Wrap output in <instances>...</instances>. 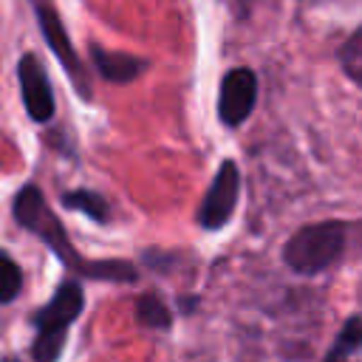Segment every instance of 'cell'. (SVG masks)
Returning <instances> with one entry per match:
<instances>
[{"mask_svg":"<svg viewBox=\"0 0 362 362\" xmlns=\"http://www.w3.org/2000/svg\"><path fill=\"white\" fill-rule=\"evenodd\" d=\"M11 212H14L17 223L23 229H28L31 235H37L59 257V263L68 272H74L79 277H90V280H110V283H133L139 277L136 266H130L124 260H88V257H82L74 249L62 221L51 212V206H48V201L37 184H25L14 195Z\"/></svg>","mask_w":362,"mask_h":362,"instance_id":"obj_1","label":"cell"},{"mask_svg":"<svg viewBox=\"0 0 362 362\" xmlns=\"http://www.w3.org/2000/svg\"><path fill=\"white\" fill-rule=\"evenodd\" d=\"M85 308V294L82 286L76 280H62L54 291V297L34 311L31 322H34V342H31V356L34 362H57L62 348H65V337L68 328L76 322V317Z\"/></svg>","mask_w":362,"mask_h":362,"instance_id":"obj_2","label":"cell"},{"mask_svg":"<svg viewBox=\"0 0 362 362\" xmlns=\"http://www.w3.org/2000/svg\"><path fill=\"white\" fill-rule=\"evenodd\" d=\"M345 223L339 221H320L300 226L283 246V260L297 274H317L328 269L345 249Z\"/></svg>","mask_w":362,"mask_h":362,"instance_id":"obj_3","label":"cell"},{"mask_svg":"<svg viewBox=\"0 0 362 362\" xmlns=\"http://www.w3.org/2000/svg\"><path fill=\"white\" fill-rule=\"evenodd\" d=\"M238 195H240V170L232 158L221 161L201 206H198V226L206 232H215L221 226H226V221L232 218L235 206H238Z\"/></svg>","mask_w":362,"mask_h":362,"instance_id":"obj_4","label":"cell"},{"mask_svg":"<svg viewBox=\"0 0 362 362\" xmlns=\"http://www.w3.org/2000/svg\"><path fill=\"white\" fill-rule=\"evenodd\" d=\"M37 23H40V31H42L48 48L57 54V59L62 62L65 74L71 76L76 93H79L82 99H90V82H88V74H85V68H82V62H79V57H76V51H74V45H71V40H68V31H65L59 14H57L51 6L37 3Z\"/></svg>","mask_w":362,"mask_h":362,"instance_id":"obj_5","label":"cell"},{"mask_svg":"<svg viewBox=\"0 0 362 362\" xmlns=\"http://www.w3.org/2000/svg\"><path fill=\"white\" fill-rule=\"evenodd\" d=\"M257 102V76L252 68H232L221 79L218 93V116L226 127H238L249 119Z\"/></svg>","mask_w":362,"mask_h":362,"instance_id":"obj_6","label":"cell"},{"mask_svg":"<svg viewBox=\"0 0 362 362\" xmlns=\"http://www.w3.org/2000/svg\"><path fill=\"white\" fill-rule=\"evenodd\" d=\"M17 79H20V93H23V105H25L28 116L34 122H48L54 116V90H51L42 62L34 54L20 57Z\"/></svg>","mask_w":362,"mask_h":362,"instance_id":"obj_7","label":"cell"},{"mask_svg":"<svg viewBox=\"0 0 362 362\" xmlns=\"http://www.w3.org/2000/svg\"><path fill=\"white\" fill-rule=\"evenodd\" d=\"M90 59L107 82H130L147 68V59H141V57L122 54V51H107V48H99V45H90Z\"/></svg>","mask_w":362,"mask_h":362,"instance_id":"obj_8","label":"cell"},{"mask_svg":"<svg viewBox=\"0 0 362 362\" xmlns=\"http://www.w3.org/2000/svg\"><path fill=\"white\" fill-rule=\"evenodd\" d=\"M136 320L139 325L144 328H156V331H164L173 325V314L167 308V303L158 297V294H141L139 303H136Z\"/></svg>","mask_w":362,"mask_h":362,"instance_id":"obj_9","label":"cell"},{"mask_svg":"<svg viewBox=\"0 0 362 362\" xmlns=\"http://www.w3.org/2000/svg\"><path fill=\"white\" fill-rule=\"evenodd\" d=\"M359 345H362V317H351V320H345L342 331L337 334L325 362H351V354Z\"/></svg>","mask_w":362,"mask_h":362,"instance_id":"obj_10","label":"cell"},{"mask_svg":"<svg viewBox=\"0 0 362 362\" xmlns=\"http://www.w3.org/2000/svg\"><path fill=\"white\" fill-rule=\"evenodd\" d=\"M62 204H65L68 209L85 212L88 218H93V221H99V223H105V221L110 218L107 201H105L99 192H93V189H71V192L62 195Z\"/></svg>","mask_w":362,"mask_h":362,"instance_id":"obj_11","label":"cell"},{"mask_svg":"<svg viewBox=\"0 0 362 362\" xmlns=\"http://www.w3.org/2000/svg\"><path fill=\"white\" fill-rule=\"evenodd\" d=\"M339 62H342V71L362 88V25L342 42V48H339Z\"/></svg>","mask_w":362,"mask_h":362,"instance_id":"obj_12","label":"cell"},{"mask_svg":"<svg viewBox=\"0 0 362 362\" xmlns=\"http://www.w3.org/2000/svg\"><path fill=\"white\" fill-rule=\"evenodd\" d=\"M20 291H23V272L6 252H0V303H11Z\"/></svg>","mask_w":362,"mask_h":362,"instance_id":"obj_13","label":"cell"},{"mask_svg":"<svg viewBox=\"0 0 362 362\" xmlns=\"http://www.w3.org/2000/svg\"><path fill=\"white\" fill-rule=\"evenodd\" d=\"M3 362H20V359H14V356H8V359H3Z\"/></svg>","mask_w":362,"mask_h":362,"instance_id":"obj_14","label":"cell"}]
</instances>
